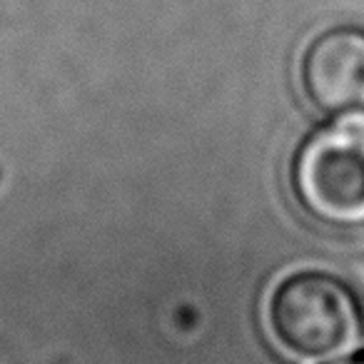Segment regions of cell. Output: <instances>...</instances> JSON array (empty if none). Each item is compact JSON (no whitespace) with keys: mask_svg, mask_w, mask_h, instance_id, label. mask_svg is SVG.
Segmentation results:
<instances>
[{"mask_svg":"<svg viewBox=\"0 0 364 364\" xmlns=\"http://www.w3.org/2000/svg\"><path fill=\"white\" fill-rule=\"evenodd\" d=\"M274 342L302 362H324L349 352L362 334L357 297L342 279L324 272H297L274 287L267 302Z\"/></svg>","mask_w":364,"mask_h":364,"instance_id":"obj_2","label":"cell"},{"mask_svg":"<svg viewBox=\"0 0 364 364\" xmlns=\"http://www.w3.org/2000/svg\"><path fill=\"white\" fill-rule=\"evenodd\" d=\"M299 80L317 110H364V31L344 26L319 33L302 53Z\"/></svg>","mask_w":364,"mask_h":364,"instance_id":"obj_3","label":"cell"},{"mask_svg":"<svg viewBox=\"0 0 364 364\" xmlns=\"http://www.w3.org/2000/svg\"><path fill=\"white\" fill-rule=\"evenodd\" d=\"M289 185L309 220L339 232L364 230V110L309 132L294 152Z\"/></svg>","mask_w":364,"mask_h":364,"instance_id":"obj_1","label":"cell"},{"mask_svg":"<svg viewBox=\"0 0 364 364\" xmlns=\"http://www.w3.org/2000/svg\"><path fill=\"white\" fill-rule=\"evenodd\" d=\"M334 364H364V357H357V359H342V362H334Z\"/></svg>","mask_w":364,"mask_h":364,"instance_id":"obj_4","label":"cell"}]
</instances>
